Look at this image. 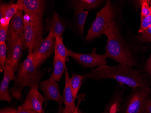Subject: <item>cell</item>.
<instances>
[{"mask_svg":"<svg viewBox=\"0 0 151 113\" xmlns=\"http://www.w3.org/2000/svg\"><path fill=\"white\" fill-rule=\"evenodd\" d=\"M119 103L115 101L110 106L107 113H118L119 111Z\"/></svg>","mask_w":151,"mask_h":113,"instance_id":"cell-28","label":"cell"},{"mask_svg":"<svg viewBox=\"0 0 151 113\" xmlns=\"http://www.w3.org/2000/svg\"><path fill=\"white\" fill-rule=\"evenodd\" d=\"M84 75L87 78L94 80L112 79L121 85H126L133 89L148 86L141 72L121 64L113 67L101 65Z\"/></svg>","mask_w":151,"mask_h":113,"instance_id":"cell-1","label":"cell"},{"mask_svg":"<svg viewBox=\"0 0 151 113\" xmlns=\"http://www.w3.org/2000/svg\"><path fill=\"white\" fill-rule=\"evenodd\" d=\"M134 89V91L125 106L124 113H142L143 112L151 89L148 86Z\"/></svg>","mask_w":151,"mask_h":113,"instance_id":"cell-8","label":"cell"},{"mask_svg":"<svg viewBox=\"0 0 151 113\" xmlns=\"http://www.w3.org/2000/svg\"><path fill=\"white\" fill-rule=\"evenodd\" d=\"M146 72L151 76V55L150 56L149 58L147 60V62L146 64L145 67Z\"/></svg>","mask_w":151,"mask_h":113,"instance_id":"cell-33","label":"cell"},{"mask_svg":"<svg viewBox=\"0 0 151 113\" xmlns=\"http://www.w3.org/2000/svg\"><path fill=\"white\" fill-rule=\"evenodd\" d=\"M38 69L33 60L32 53H29L26 59L19 65L13 86L9 89L13 98L19 100L25 87L39 88L41 80L45 73Z\"/></svg>","mask_w":151,"mask_h":113,"instance_id":"cell-2","label":"cell"},{"mask_svg":"<svg viewBox=\"0 0 151 113\" xmlns=\"http://www.w3.org/2000/svg\"><path fill=\"white\" fill-rule=\"evenodd\" d=\"M70 78L69 73L66 71L65 73V86L63 90V97L65 108L72 113H76L78 108L75 103V98L73 95L70 85Z\"/></svg>","mask_w":151,"mask_h":113,"instance_id":"cell-16","label":"cell"},{"mask_svg":"<svg viewBox=\"0 0 151 113\" xmlns=\"http://www.w3.org/2000/svg\"><path fill=\"white\" fill-rule=\"evenodd\" d=\"M142 113H151V100L148 99L146 101Z\"/></svg>","mask_w":151,"mask_h":113,"instance_id":"cell-30","label":"cell"},{"mask_svg":"<svg viewBox=\"0 0 151 113\" xmlns=\"http://www.w3.org/2000/svg\"><path fill=\"white\" fill-rule=\"evenodd\" d=\"M23 11L18 10L17 12L11 19L7 35V45L8 47L16 42L21 35L24 34Z\"/></svg>","mask_w":151,"mask_h":113,"instance_id":"cell-10","label":"cell"},{"mask_svg":"<svg viewBox=\"0 0 151 113\" xmlns=\"http://www.w3.org/2000/svg\"><path fill=\"white\" fill-rule=\"evenodd\" d=\"M42 113H45V110H43V112H42Z\"/></svg>","mask_w":151,"mask_h":113,"instance_id":"cell-36","label":"cell"},{"mask_svg":"<svg viewBox=\"0 0 151 113\" xmlns=\"http://www.w3.org/2000/svg\"><path fill=\"white\" fill-rule=\"evenodd\" d=\"M60 108H61V109H60L59 113H72L70 112V111H68V109H66L65 108H62L61 107V106H60Z\"/></svg>","mask_w":151,"mask_h":113,"instance_id":"cell-34","label":"cell"},{"mask_svg":"<svg viewBox=\"0 0 151 113\" xmlns=\"http://www.w3.org/2000/svg\"><path fill=\"white\" fill-rule=\"evenodd\" d=\"M151 13L149 16L141 19V25L139 29V33H142L145 31L151 25V1H150Z\"/></svg>","mask_w":151,"mask_h":113,"instance_id":"cell-24","label":"cell"},{"mask_svg":"<svg viewBox=\"0 0 151 113\" xmlns=\"http://www.w3.org/2000/svg\"><path fill=\"white\" fill-rule=\"evenodd\" d=\"M17 12L16 3L13 1H10L8 3H1L0 5V19L5 17L12 19Z\"/></svg>","mask_w":151,"mask_h":113,"instance_id":"cell-19","label":"cell"},{"mask_svg":"<svg viewBox=\"0 0 151 113\" xmlns=\"http://www.w3.org/2000/svg\"><path fill=\"white\" fill-rule=\"evenodd\" d=\"M149 1H141V19L149 16L151 13V8L149 6Z\"/></svg>","mask_w":151,"mask_h":113,"instance_id":"cell-25","label":"cell"},{"mask_svg":"<svg viewBox=\"0 0 151 113\" xmlns=\"http://www.w3.org/2000/svg\"><path fill=\"white\" fill-rule=\"evenodd\" d=\"M7 50L8 46L6 42L0 44V66L1 72H3L6 63Z\"/></svg>","mask_w":151,"mask_h":113,"instance_id":"cell-23","label":"cell"},{"mask_svg":"<svg viewBox=\"0 0 151 113\" xmlns=\"http://www.w3.org/2000/svg\"><path fill=\"white\" fill-rule=\"evenodd\" d=\"M86 78L85 75L75 73L72 75V77L70 79V85L75 98L78 96L80 89Z\"/></svg>","mask_w":151,"mask_h":113,"instance_id":"cell-22","label":"cell"},{"mask_svg":"<svg viewBox=\"0 0 151 113\" xmlns=\"http://www.w3.org/2000/svg\"><path fill=\"white\" fill-rule=\"evenodd\" d=\"M140 39L144 42H151V25L145 31L142 33Z\"/></svg>","mask_w":151,"mask_h":113,"instance_id":"cell-26","label":"cell"},{"mask_svg":"<svg viewBox=\"0 0 151 113\" xmlns=\"http://www.w3.org/2000/svg\"><path fill=\"white\" fill-rule=\"evenodd\" d=\"M24 48V34L19 36L17 40L8 47L7 54L6 63L13 68L15 72L19 67L23 49Z\"/></svg>","mask_w":151,"mask_h":113,"instance_id":"cell-12","label":"cell"},{"mask_svg":"<svg viewBox=\"0 0 151 113\" xmlns=\"http://www.w3.org/2000/svg\"><path fill=\"white\" fill-rule=\"evenodd\" d=\"M17 109L14 108L7 107L1 109L0 113H17Z\"/></svg>","mask_w":151,"mask_h":113,"instance_id":"cell-32","label":"cell"},{"mask_svg":"<svg viewBox=\"0 0 151 113\" xmlns=\"http://www.w3.org/2000/svg\"><path fill=\"white\" fill-rule=\"evenodd\" d=\"M66 60H63L54 55L53 61V70L52 74L56 81L61 80L63 75L66 71Z\"/></svg>","mask_w":151,"mask_h":113,"instance_id":"cell-18","label":"cell"},{"mask_svg":"<svg viewBox=\"0 0 151 113\" xmlns=\"http://www.w3.org/2000/svg\"><path fill=\"white\" fill-rule=\"evenodd\" d=\"M40 87L44 93V102L54 101L60 106L64 104L63 96L60 94L57 81L54 79L52 74L48 79L41 81Z\"/></svg>","mask_w":151,"mask_h":113,"instance_id":"cell-9","label":"cell"},{"mask_svg":"<svg viewBox=\"0 0 151 113\" xmlns=\"http://www.w3.org/2000/svg\"><path fill=\"white\" fill-rule=\"evenodd\" d=\"M116 10L110 1H108L105 6L97 12L96 19L87 32L85 40L91 42L105 35L111 23L116 17Z\"/></svg>","mask_w":151,"mask_h":113,"instance_id":"cell-5","label":"cell"},{"mask_svg":"<svg viewBox=\"0 0 151 113\" xmlns=\"http://www.w3.org/2000/svg\"><path fill=\"white\" fill-rule=\"evenodd\" d=\"M46 3L44 0H18L16 6L24 14L43 18Z\"/></svg>","mask_w":151,"mask_h":113,"instance_id":"cell-11","label":"cell"},{"mask_svg":"<svg viewBox=\"0 0 151 113\" xmlns=\"http://www.w3.org/2000/svg\"><path fill=\"white\" fill-rule=\"evenodd\" d=\"M43 18L24 14V48L32 53L43 39Z\"/></svg>","mask_w":151,"mask_h":113,"instance_id":"cell-4","label":"cell"},{"mask_svg":"<svg viewBox=\"0 0 151 113\" xmlns=\"http://www.w3.org/2000/svg\"><path fill=\"white\" fill-rule=\"evenodd\" d=\"M96 49L93 48L90 54L78 53L69 49L68 57L72 58L83 68H95L102 65H106V59L109 58L106 53L102 55L96 53Z\"/></svg>","mask_w":151,"mask_h":113,"instance_id":"cell-7","label":"cell"},{"mask_svg":"<svg viewBox=\"0 0 151 113\" xmlns=\"http://www.w3.org/2000/svg\"><path fill=\"white\" fill-rule=\"evenodd\" d=\"M103 1L101 0H75L71 1V6L75 11L86 10L89 11L97 8Z\"/></svg>","mask_w":151,"mask_h":113,"instance_id":"cell-17","label":"cell"},{"mask_svg":"<svg viewBox=\"0 0 151 113\" xmlns=\"http://www.w3.org/2000/svg\"><path fill=\"white\" fill-rule=\"evenodd\" d=\"M56 37L49 32L47 36L32 53L33 60L37 68H40L47 60L54 50Z\"/></svg>","mask_w":151,"mask_h":113,"instance_id":"cell-6","label":"cell"},{"mask_svg":"<svg viewBox=\"0 0 151 113\" xmlns=\"http://www.w3.org/2000/svg\"><path fill=\"white\" fill-rule=\"evenodd\" d=\"M44 102V96L39 91L38 88L34 87L30 88L23 105L37 113H42Z\"/></svg>","mask_w":151,"mask_h":113,"instance_id":"cell-14","label":"cell"},{"mask_svg":"<svg viewBox=\"0 0 151 113\" xmlns=\"http://www.w3.org/2000/svg\"><path fill=\"white\" fill-rule=\"evenodd\" d=\"M105 35L107 37L106 50L109 58L129 68L136 65L131 52L120 36L115 20L111 23Z\"/></svg>","mask_w":151,"mask_h":113,"instance_id":"cell-3","label":"cell"},{"mask_svg":"<svg viewBox=\"0 0 151 113\" xmlns=\"http://www.w3.org/2000/svg\"><path fill=\"white\" fill-rule=\"evenodd\" d=\"M66 25L56 11H53L52 18L46 19V29L53 34L55 37L62 36L65 31Z\"/></svg>","mask_w":151,"mask_h":113,"instance_id":"cell-15","label":"cell"},{"mask_svg":"<svg viewBox=\"0 0 151 113\" xmlns=\"http://www.w3.org/2000/svg\"><path fill=\"white\" fill-rule=\"evenodd\" d=\"M9 26H0V44L6 43Z\"/></svg>","mask_w":151,"mask_h":113,"instance_id":"cell-27","label":"cell"},{"mask_svg":"<svg viewBox=\"0 0 151 113\" xmlns=\"http://www.w3.org/2000/svg\"><path fill=\"white\" fill-rule=\"evenodd\" d=\"M88 14L89 11L86 10H78L74 12L75 17L77 22V29L81 36L83 35L85 24Z\"/></svg>","mask_w":151,"mask_h":113,"instance_id":"cell-20","label":"cell"},{"mask_svg":"<svg viewBox=\"0 0 151 113\" xmlns=\"http://www.w3.org/2000/svg\"><path fill=\"white\" fill-rule=\"evenodd\" d=\"M11 19L5 17L0 19V26H9Z\"/></svg>","mask_w":151,"mask_h":113,"instance_id":"cell-31","label":"cell"},{"mask_svg":"<svg viewBox=\"0 0 151 113\" xmlns=\"http://www.w3.org/2000/svg\"><path fill=\"white\" fill-rule=\"evenodd\" d=\"M17 113H37L34 110L25 107L23 104L21 106H19L17 109Z\"/></svg>","mask_w":151,"mask_h":113,"instance_id":"cell-29","label":"cell"},{"mask_svg":"<svg viewBox=\"0 0 151 113\" xmlns=\"http://www.w3.org/2000/svg\"><path fill=\"white\" fill-rule=\"evenodd\" d=\"M68 50L64 45L62 36L56 37L55 44L54 47V55L58 56L60 58L66 60L68 57Z\"/></svg>","mask_w":151,"mask_h":113,"instance_id":"cell-21","label":"cell"},{"mask_svg":"<svg viewBox=\"0 0 151 113\" xmlns=\"http://www.w3.org/2000/svg\"><path fill=\"white\" fill-rule=\"evenodd\" d=\"M76 113H81V111H80L79 109H78V111H77V112Z\"/></svg>","mask_w":151,"mask_h":113,"instance_id":"cell-35","label":"cell"},{"mask_svg":"<svg viewBox=\"0 0 151 113\" xmlns=\"http://www.w3.org/2000/svg\"><path fill=\"white\" fill-rule=\"evenodd\" d=\"M3 72L4 76L0 86V100L11 102L12 98L9 92L8 86L9 83L12 81L15 80L16 75L13 68L8 65L7 63L4 68Z\"/></svg>","mask_w":151,"mask_h":113,"instance_id":"cell-13","label":"cell"}]
</instances>
